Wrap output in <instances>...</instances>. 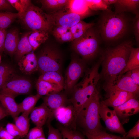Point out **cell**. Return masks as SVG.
<instances>
[{
    "instance_id": "d6986e66",
    "label": "cell",
    "mask_w": 139,
    "mask_h": 139,
    "mask_svg": "<svg viewBox=\"0 0 139 139\" xmlns=\"http://www.w3.org/2000/svg\"><path fill=\"white\" fill-rule=\"evenodd\" d=\"M19 32L16 28L7 31L4 46V51L11 56L14 55L19 40Z\"/></svg>"
},
{
    "instance_id": "5bb4252c",
    "label": "cell",
    "mask_w": 139,
    "mask_h": 139,
    "mask_svg": "<svg viewBox=\"0 0 139 139\" xmlns=\"http://www.w3.org/2000/svg\"><path fill=\"white\" fill-rule=\"evenodd\" d=\"M43 103L49 110V117L47 123H51L54 118V113L58 108L70 103L66 95L60 92L43 96Z\"/></svg>"
},
{
    "instance_id": "4dcf8cb0",
    "label": "cell",
    "mask_w": 139,
    "mask_h": 139,
    "mask_svg": "<svg viewBox=\"0 0 139 139\" xmlns=\"http://www.w3.org/2000/svg\"><path fill=\"white\" fill-rule=\"evenodd\" d=\"M29 114V113L27 112H24L22 113L20 116H18L13 119L15 124L23 137L26 136L29 132L30 124L28 116Z\"/></svg>"
},
{
    "instance_id": "836d02e7",
    "label": "cell",
    "mask_w": 139,
    "mask_h": 139,
    "mask_svg": "<svg viewBox=\"0 0 139 139\" xmlns=\"http://www.w3.org/2000/svg\"><path fill=\"white\" fill-rule=\"evenodd\" d=\"M58 129L63 139H85L83 135L76 129L69 128L61 125L58 126Z\"/></svg>"
},
{
    "instance_id": "f35d334b",
    "label": "cell",
    "mask_w": 139,
    "mask_h": 139,
    "mask_svg": "<svg viewBox=\"0 0 139 139\" xmlns=\"http://www.w3.org/2000/svg\"><path fill=\"white\" fill-rule=\"evenodd\" d=\"M5 128L9 133L15 138L23 137L19 129L15 124L8 123L6 125Z\"/></svg>"
},
{
    "instance_id": "83f0119b",
    "label": "cell",
    "mask_w": 139,
    "mask_h": 139,
    "mask_svg": "<svg viewBox=\"0 0 139 139\" xmlns=\"http://www.w3.org/2000/svg\"><path fill=\"white\" fill-rule=\"evenodd\" d=\"M95 25L91 22L88 23L81 20L70 28L73 40L82 36L90 28Z\"/></svg>"
},
{
    "instance_id": "c3c4849f",
    "label": "cell",
    "mask_w": 139,
    "mask_h": 139,
    "mask_svg": "<svg viewBox=\"0 0 139 139\" xmlns=\"http://www.w3.org/2000/svg\"><path fill=\"white\" fill-rule=\"evenodd\" d=\"M23 10L24 12L29 6L32 2L30 0H20Z\"/></svg>"
},
{
    "instance_id": "7402d4cb",
    "label": "cell",
    "mask_w": 139,
    "mask_h": 139,
    "mask_svg": "<svg viewBox=\"0 0 139 139\" xmlns=\"http://www.w3.org/2000/svg\"><path fill=\"white\" fill-rule=\"evenodd\" d=\"M36 86L37 94L41 97L60 92L64 89L58 85L38 79Z\"/></svg>"
},
{
    "instance_id": "7bdbcfd3",
    "label": "cell",
    "mask_w": 139,
    "mask_h": 139,
    "mask_svg": "<svg viewBox=\"0 0 139 139\" xmlns=\"http://www.w3.org/2000/svg\"><path fill=\"white\" fill-rule=\"evenodd\" d=\"M127 72L134 83L139 86V68L133 69Z\"/></svg>"
},
{
    "instance_id": "484cf974",
    "label": "cell",
    "mask_w": 139,
    "mask_h": 139,
    "mask_svg": "<svg viewBox=\"0 0 139 139\" xmlns=\"http://www.w3.org/2000/svg\"><path fill=\"white\" fill-rule=\"evenodd\" d=\"M51 34L56 41L59 43L71 42L73 40L70 28L54 26L53 28Z\"/></svg>"
},
{
    "instance_id": "8992f818",
    "label": "cell",
    "mask_w": 139,
    "mask_h": 139,
    "mask_svg": "<svg viewBox=\"0 0 139 139\" xmlns=\"http://www.w3.org/2000/svg\"><path fill=\"white\" fill-rule=\"evenodd\" d=\"M48 39L35 53L38 70L41 74L51 71L60 72L63 61V54L59 47L55 42L49 41Z\"/></svg>"
},
{
    "instance_id": "4316f807",
    "label": "cell",
    "mask_w": 139,
    "mask_h": 139,
    "mask_svg": "<svg viewBox=\"0 0 139 139\" xmlns=\"http://www.w3.org/2000/svg\"><path fill=\"white\" fill-rule=\"evenodd\" d=\"M38 79L57 85L64 89V79L60 72L54 71L43 73Z\"/></svg>"
},
{
    "instance_id": "74e56055",
    "label": "cell",
    "mask_w": 139,
    "mask_h": 139,
    "mask_svg": "<svg viewBox=\"0 0 139 139\" xmlns=\"http://www.w3.org/2000/svg\"><path fill=\"white\" fill-rule=\"evenodd\" d=\"M26 135L27 139H37L45 136L42 127L37 126L31 129Z\"/></svg>"
},
{
    "instance_id": "db71d44e",
    "label": "cell",
    "mask_w": 139,
    "mask_h": 139,
    "mask_svg": "<svg viewBox=\"0 0 139 139\" xmlns=\"http://www.w3.org/2000/svg\"><path fill=\"white\" fill-rule=\"evenodd\" d=\"M138 139L137 138H131V139Z\"/></svg>"
},
{
    "instance_id": "bcb514c9",
    "label": "cell",
    "mask_w": 139,
    "mask_h": 139,
    "mask_svg": "<svg viewBox=\"0 0 139 139\" xmlns=\"http://www.w3.org/2000/svg\"><path fill=\"white\" fill-rule=\"evenodd\" d=\"M3 126L0 127V139H14L15 138L10 135Z\"/></svg>"
},
{
    "instance_id": "b9f144b4",
    "label": "cell",
    "mask_w": 139,
    "mask_h": 139,
    "mask_svg": "<svg viewBox=\"0 0 139 139\" xmlns=\"http://www.w3.org/2000/svg\"><path fill=\"white\" fill-rule=\"evenodd\" d=\"M7 0L12 7L18 11V13L19 14V16L23 13V10L20 3V0Z\"/></svg>"
},
{
    "instance_id": "681fc988",
    "label": "cell",
    "mask_w": 139,
    "mask_h": 139,
    "mask_svg": "<svg viewBox=\"0 0 139 139\" xmlns=\"http://www.w3.org/2000/svg\"><path fill=\"white\" fill-rule=\"evenodd\" d=\"M117 1V0H103V1L106 6L109 7V5L115 4Z\"/></svg>"
},
{
    "instance_id": "ac0fdd59",
    "label": "cell",
    "mask_w": 139,
    "mask_h": 139,
    "mask_svg": "<svg viewBox=\"0 0 139 139\" xmlns=\"http://www.w3.org/2000/svg\"><path fill=\"white\" fill-rule=\"evenodd\" d=\"M49 117V110L43 103L38 106L35 107L30 113V119L36 126L42 127Z\"/></svg>"
},
{
    "instance_id": "44dd1931",
    "label": "cell",
    "mask_w": 139,
    "mask_h": 139,
    "mask_svg": "<svg viewBox=\"0 0 139 139\" xmlns=\"http://www.w3.org/2000/svg\"><path fill=\"white\" fill-rule=\"evenodd\" d=\"M70 0H41V9L48 14H52L68 6Z\"/></svg>"
},
{
    "instance_id": "30bf717a",
    "label": "cell",
    "mask_w": 139,
    "mask_h": 139,
    "mask_svg": "<svg viewBox=\"0 0 139 139\" xmlns=\"http://www.w3.org/2000/svg\"><path fill=\"white\" fill-rule=\"evenodd\" d=\"M103 89L106 92L118 90L138 95L139 86L136 84L128 72L118 76L111 81L105 83Z\"/></svg>"
},
{
    "instance_id": "d590c367",
    "label": "cell",
    "mask_w": 139,
    "mask_h": 139,
    "mask_svg": "<svg viewBox=\"0 0 139 139\" xmlns=\"http://www.w3.org/2000/svg\"><path fill=\"white\" fill-rule=\"evenodd\" d=\"M88 8L93 11H103L108 8L102 0H85Z\"/></svg>"
},
{
    "instance_id": "4fadbf2b",
    "label": "cell",
    "mask_w": 139,
    "mask_h": 139,
    "mask_svg": "<svg viewBox=\"0 0 139 139\" xmlns=\"http://www.w3.org/2000/svg\"><path fill=\"white\" fill-rule=\"evenodd\" d=\"M54 116V118L62 126L76 129L74 109L71 103L58 108L55 111Z\"/></svg>"
},
{
    "instance_id": "603a6c76",
    "label": "cell",
    "mask_w": 139,
    "mask_h": 139,
    "mask_svg": "<svg viewBox=\"0 0 139 139\" xmlns=\"http://www.w3.org/2000/svg\"><path fill=\"white\" fill-rule=\"evenodd\" d=\"M14 98L10 95L0 93V102L4 107L9 115L14 119L20 113L18 104Z\"/></svg>"
},
{
    "instance_id": "ee69618b",
    "label": "cell",
    "mask_w": 139,
    "mask_h": 139,
    "mask_svg": "<svg viewBox=\"0 0 139 139\" xmlns=\"http://www.w3.org/2000/svg\"><path fill=\"white\" fill-rule=\"evenodd\" d=\"M7 30L0 28V53L4 51V46Z\"/></svg>"
},
{
    "instance_id": "ab89813d",
    "label": "cell",
    "mask_w": 139,
    "mask_h": 139,
    "mask_svg": "<svg viewBox=\"0 0 139 139\" xmlns=\"http://www.w3.org/2000/svg\"><path fill=\"white\" fill-rule=\"evenodd\" d=\"M47 124L48 128L47 139H63L61 133L58 129L54 128L50 123Z\"/></svg>"
},
{
    "instance_id": "d4e9b609",
    "label": "cell",
    "mask_w": 139,
    "mask_h": 139,
    "mask_svg": "<svg viewBox=\"0 0 139 139\" xmlns=\"http://www.w3.org/2000/svg\"><path fill=\"white\" fill-rule=\"evenodd\" d=\"M49 34L42 31H32L28 36L29 43L35 51L49 38Z\"/></svg>"
},
{
    "instance_id": "8d00e7d4",
    "label": "cell",
    "mask_w": 139,
    "mask_h": 139,
    "mask_svg": "<svg viewBox=\"0 0 139 139\" xmlns=\"http://www.w3.org/2000/svg\"><path fill=\"white\" fill-rule=\"evenodd\" d=\"M132 28L138 45L139 44V13L135 14L132 20Z\"/></svg>"
},
{
    "instance_id": "cb8c5ba5",
    "label": "cell",
    "mask_w": 139,
    "mask_h": 139,
    "mask_svg": "<svg viewBox=\"0 0 139 139\" xmlns=\"http://www.w3.org/2000/svg\"><path fill=\"white\" fill-rule=\"evenodd\" d=\"M31 32L25 33L20 39L14 55L18 62L24 55L33 51L28 40V36Z\"/></svg>"
},
{
    "instance_id": "6da1fadb",
    "label": "cell",
    "mask_w": 139,
    "mask_h": 139,
    "mask_svg": "<svg viewBox=\"0 0 139 139\" xmlns=\"http://www.w3.org/2000/svg\"><path fill=\"white\" fill-rule=\"evenodd\" d=\"M132 20L126 13H117L108 8L101 13L95 26L102 40L111 43L119 41L128 34Z\"/></svg>"
},
{
    "instance_id": "7c38bea8",
    "label": "cell",
    "mask_w": 139,
    "mask_h": 139,
    "mask_svg": "<svg viewBox=\"0 0 139 139\" xmlns=\"http://www.w3.org/2000/svg\"><path fill=\"white\" fill-rule=\"evenodd\" d=\"M69 5L51 14L53 18L54 26L70 28L87 16L73 12L70 9Z\"/></svg>"
},
{
    "instance_id": "2e32d148",
    "label": "cell",
    "mask_w": 139,
    "mask_h": 139,
    "mask_svg": "<svg viewBox=\"0 0 139 139\" xmlns=\"http://www.w3.org/2000/svg\"><path fill=\"white\" fill-rule=\"evenodd\" d=\"M115 110L119 120L123 121L128 120L130 116L139 112V101L138 97L133 98L117 107L114 108Z\"/></svg>"
},
{
    "instance_id": "52a82bcc",
    "label": "cell",
    "mask_w": 139,
    "mask_h": 139,
    "mask_svg": "<svg viewBox=\"0 0 139 139\" xmlns=\"http://www.w3.org/2000/svg\"><path fill=\"white\" fill-rule=\"evenodd\" d=\"M18 18L25 28L31 31L39 30L51 34L54 27L51 15L32 3Z\"/></svg>"
},
{
    "instance_id": "f907efd6",
    "label": "cell",
    "mask_w": 139,
    "mask_h": 139,
    "mask_svg": "<svg viewBox=\"0 0 139 139\" xmlns=\"http://www.w3.org/2000/svg\"><path fill=\"white\" fill-rule=\"evenodd\" d=\"M37 139H46V138L45 137V136H42L41 137H40Z\"/></svg>"
},
{
    "instance_id": "9a60e30c",
    "label": "cell",
    "mask_w": 139,
    "mask_h": 139,
    "mask_svg": "<svg viewBox=\"0 0 139 139\" xmlns=\"http://www.w3.org/2000/svg\"><path fill=\"white\" fill-rule=\"evenodd\" d=\"M107 98L101 102L108 107L113 108L124 104L131 99L138 95L126 91L114 90L107 92Z\"/></svg>"
},
{
    "instance_id": "3957f363",
    "label": "cell",
    "mask_w": 139,
    "mask_h": 139,
    "mask_svg": "<svg viewBox=\"0 0 139 139\" xmlns=\"http://www.w3.org/2000/svg\"><path fill=\"white\" fill-rule=\"evenodd\" d=\"M100 59L91 68L86 70L81 81L75 86L69 100L73 105L76 121L79 113L98 90L97 85L100 79L99 72Z\"/></svg>"
},
{
    "instance_id": "d6a6232c",
    "label": "cell",
    "mask_w": 139,
    "mask_h": 139,
    "mask_svg": "<svg viewBox=\"0 0 139 139\" xmlns=\"http://www.w3.org/2000/svg\"><path fill=\"white\" fill-rule=\"evenodd\" d=\"M19 16L18 13L0 11V28L6 29Z\"/></svg>"
},
{
    "instance_id": "ffe728a7",
    "label": "cell",
    "mask_w": 139,
    "mask_h": 139,
    "mask_svg": "<svg viewBox=\"0 0 139 139\" xmlns=\"http://www.w3.org/2000/svg\"><path fill=\"white\" fill-rule=\"evenodd\" d=\"M114 5V11L117 13L129 12L135 15L139 13L138 0H117Z\"/></svg>"
},
{
    "instance_id": "f546056e",
    "label": "cell",
    "mask_w": 139,
    "mask_h": 139,
    "mask_svg": "<svg viewBox=\"0 0 139 139\" xmlns=\"http://www.w3.org/2000/svg\"><path fill=\"white\" fill-rule=\"evenodd\" d=\"M41 97L37 94L29 95L25 98L20 103L18 104L20 113L27 112L30 114Z\"/></svg>"
},
{
    "instance_id": "e0dca14e",
    "label": "cell",
    "mask_w": 139,
    "mask_h": 139,
    "mask_svg": "<svg viewBox=\"0 0 139 139\" xmlns=\"http://www.w3.org/2000/svg\"><path fill=\"white\" fill-rule=\"evenodd\" d=\"M20 70L23 74L30 75L38 70L37 59L33 51L23 56L18 62Z\"/></svg>"
},
{
    "instance_id": "8fae6325",
    "label": "cell",
    "mask_w": 139,
    "mask_h": 139,
    "mask_svg": "<svg viewBox=\"0 0 139 139\" xmlns=\"http://www.w3.org/2000/svg\"><path fill=\"white\" fill-rule=\"evenodd\" d=\"M99 111L100 118L103 121L108 130L125 136L127 133L114 110L110 109L101 101Z\"/></svg>"
},
{
    "instance_id": "f6af8a7d",
    "label": "cell",
    "mask_w": 139,
    "mask_h": 139,
    "mask_svg": "<svg viewBox=\"0 0 139 139\" xmlns=\"http://www.w3.org/2000/svg\"><path fill=\"white\" fill-rule=\"evenodd\" d=\"M13 8L7 0H0V11L10 12Z\"/></svg>"
},
{
    "instance_id": "e575fe53",
    "label": "cell",
    "mask_w": 139,
    "mask_h": 139,
    "mask_svg": "<svg viewBox=\"0 0 139 139\" xmlns=\"http://www.w3.org/2000/svg\"><path fill=\"white\" fill-rule=\"evenodd\" d=\"M88 139H126L125 136H120L109 134L103 130L93 134L84 133Z\"/></svg>"
},
{
    "instance_id": "816d5d0a",
    "label": "cell",
    "mask_w": 139,
    "mask_h": 139,
    "mask_svg": "<svg viewBox=\"0 0 139 139\" xmlns=\"http://www.w3.org/2000/svg\"><path fill=\"white\" fill-rule=\"evenodd\" d=\"M2 126H3V125H2V124L0 123V127Z\"/></svg>"
},
{
    "instance_id": "7dc6e473",
    "label": "cell",
    "mask_w": 139,
    "mask_h": 139,
    "mask_svg": "<svg viewBox=\"0 0 139 139\" xmlns=\"http://www.w3.org/2000/svg\"><path fill=\"white\" fill-rule=\"evenodd\" d=\"M9 115L0 102V121Z\"/></svg>"
},
{
    "instance_id": "7a4b0ae2",
    "label": "cell",
    "mask_w": 139,
    "mask_h": 139,
    "mask_svg": "<svg viewBox=\"0 0 139 139\" xmlns=\"http://www.w3.org/2000/svg\"><path fill=\"white\" fill-rule=\"evenodd\" d=\"M133 45L131 40H127L104 50L100 58L102 66L100 79L102 77L107 83L120 74L126 65Z\"/></svg>"
},
{
    "instance_id": "ba28073f",
    "label": "cell",
    "mask_w": 139,
    "mask_h": 139,
    "mask_svg": "<svg viewBox=\"0 0 139 139\" xmlns=\"http://www.w3.org/2000/svg\"><path fill=\"white\" fill-rule=\"evenodd\" d=\"M86 62L75 54L72 57L66 70L64 89L67 93H71L80 79L86 71Z\"/></svg>"
},
{
    "instance_id": "9c48e42d",
    "label": "cell",
    "mask_w": 139,
    "mask_h": 139,
    "mask_svg": "<svg viewBox=\"0 0 139 139\" xmlns=\"http://www.w3.org/2000/svg\"><path fill=\"white\" fill-rule=\"evenodd\" d=\"M32 88V84L30 80L15 74L0 89V93L9 95L15 98L19 95L30 93Z\"/></svg>"
},
{
    "instance_id": "1f68e13d",
    "label": "cell",
    "mask_w": 139,
    "mask_h": 139,
    "mask_svg": "<svg viewBox=\"0 0 139 139\" xmlns=\"http://www.w3.org/2000/svg\"><path fill=\"white\" fill-rule=\"evenodd\" d=\"M15 74V71L11 65L4 63L0 64V89L10 78Z\"/></svg>"
},
{
    "instance_id": "f5cc1de1",
    "label": "cell",
    "mask_w": 139,
    "mask_h": 139,
    "mask_svg": "<svg viewBox=\"0 0 139 139\" xmlns=\"http://www.w3.org/2000/svg\"><path fill=\"white\" fill-rule=\"evenodd\" d=\"M1 56L0 55V62H1Z\"/></svg>"
},
{
    "instance_id": "60d3db41",
    "label": "cell",
    "mask_w": 139,
    "mask_h": 139,
    "mask_svg": "<svg viewBox=\"0 0 139 139\" xmlns=\"http://www.w3.org/2000/svg\"><path fill=\"white\" fill-rule=\"evenodd\" d=\"M126 139L137 138L139 137V120L131 129L127 133L125 136Z\"/></svg>"
},
{
    "instance_id": "277c9868",
    "label": "cell",
    "mask_w": 139,
    "mask_h": 139,
    "mask_svg": "<svg viewBox=\"0 0 139 139\" xmlns=\"http://www.w3.org/2000/svg\"><path fill=\"white\" fill-rule=\"evenodd\" d=\"M100 98L98 90L77 115L75 123L76 128L81 129L83 134H93L103 130L99 111Z\"/></svg>"
},
{
    "instance_id": "f1b7e54d",
    "label": "cell",
    "mask_w": 139,
    "mask_h": 139,
    "mask_svg": "<svg viewBox=\"0 0 139 139\" xmlns=\"http://www.w3.org/2000/svg\"><path fill=\"white\" fill-rule=\"evenodd\" d=\"M139 68V48H132L126 65L119 75L136 68Z\"/></svg>"
},
{
    "instance_id": "5b68a950",
    "label": "cell",
    "mask_w": 139,
    "mask_h": 139,
    "mask_svg": "<svg viewBox=\"0 0 139 139\" xmlns=\"http://www.w3.org/2000/svg\"><path fill=\"white\" fill-rule=\"evenodd\" d=\"M101 40L95 25L89 28L81 37L72 41L71 47L75 54L86 62L97 56Z\"/></svg>"
}]
</instances>
